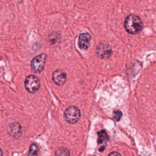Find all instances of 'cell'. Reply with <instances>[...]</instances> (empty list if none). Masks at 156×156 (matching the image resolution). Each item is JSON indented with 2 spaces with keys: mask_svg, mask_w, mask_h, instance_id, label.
Listing matches in <instances>:
<instances>
[{
  "mask_svg": "<svg viewBox=\"0 0 156 156\" xmlns=\"http://www.w3.org/2000/svg\"><path fill=\"white\" fill-rule=\"evenodd\" d=\"M122 116V112L120 110H115L113 111V118L115 121H118L121 119Z\"/></svg>",
  "mask_w": 156,
  "mask_h": 156,
  "instance_id": "7c38bea8",
  "label": "cell"
},
{
  "mask_svg": "<svg viewBox=\"0 0 156 156\" xmlns=\"http://www.w3.org/2000/svg\"><path fill=\"white\" fill-rule=\"evenodd\" d=\"M24 86L28 92L34 93H36L40 88V81L35 76L29 75L26 78Z\"/></svg>",
  "mask_w": 156,
  "mask_h": 156,
  "instance_id": "3957f363",
  "label": "cell"
},
{
  "mask_svg": "<svg viewBox=\"0 0 156 156\" xmlns=\"http://www.w3.org/2000/svg\"><path fill=\"white\" fill-rule=\"evenodd\" d=\"M55 156H70V151L66 148H59L56 151Z\"/></svg>",
  "mask_w": 156,
  "mask_h": 156,
  "instance_id": "30bf717a",
  "label": "cell"
},
{
  "mask_svg": "<svg viewBox=\"0 0 156 156\" xmlns=\"http://www.w3.org/2000/svg\"><path fill=\"white\" fill-rule=\"evenodd\" d=\"M38 146L36 144L32 143L31 145L29 147V154L28 156H37L38 155Z\"/></svg>",
  "mask_w": 156,
  "mask_h": 156,
  "instance_id": "8fae6325",
  "label": "cell"
},
{
  "mask_svg": "<svg viewBox=\"0 0 156 156\" xmlns=\"http://www.w3.org/2000/svg\"><path fill=\"white\" fill-rule=\"evenodd\" d=\"M0 156H3V152L1 149H0Z\"/></svg>",
  "mask_w": 156,
  "mask_h": 156,
  "instance_id": "9a60e30c",
  "label": "cell"
},
{
  "mask_svg": "<svg viewBox=\"0 0 156 156\" xmlns=\"http://www.w3.org/2000/svg\"><path fill=\"white\" fill-rule=\"evenodd\" d=\"M104 148H105V147H104V146H103V147H101V148H100L99 151H100V152H102L104 150Z\"/></svg>",
  "mask_w": 156,
  "mask_h": 156,
  "instance_id": "5bb4252c",
  "label": "cell"
},
{
  "mask_svg": "<svg viewBox=\"0 0 156 156\" xmlns=\"http://www.w3.org/2000/svg\"><path fill=\"white\" fill-rule=\"evenodd\" d=\"M92 37L88 33L81 34L79 36L78 40V46L79 48L83 50H87L90 45V42Z\"/></svg>",
  "mask_w": 156,
  "mask_h": 156,
  "instance_id": "ba28073f",
  "label": "cell"
},
{
  "mask_svg": "<svg viewBox=\"0 0 156 156\" xmlns=\"http://www.w3.org/2000/svg\"><path fill=\"white\" fill-rule=\"evenodd\" d=\"M98 144H102L104 143L107 142L109 140V135L104 130H101V131H99L98 132Z\"/></svg>",
  "mask_w": 156,
  "mask_h": 156,
  "instance_id": "9c48e42d",
  "label": "cell"
},
{
  "mask_svg": "<svg viewBox=\"0 0 156 156\" xmlns=\"http://www.w3.org/2000/svg\"><path fill=\"white\" fill-rule=\"evenodd\" d=\"M64 118L70 124H75L81 118V111L76 106H70L64 112Z\"/></svg>",
  "mask_w": 156,
  "mask_h": 156,
  "instance_id": "7a4b0ae2",
  "label": "cell"
},
{
  "mask_svg": "<svg viewBox=\"0 0 156 156\" xmlns=\"http://www.w3.org/2000/svg\"><path fill=\"white\" fill-rule=\"evenodd\" d=\"M9 134L15 138H18L21 136L22 128L21 125L17 123H13L7 127Z\"/></svg>",
  "mask_w": 156,
  "mask_h": 156,
  "instance_id": "52a82bcc",
  "label": "cell"
},
{
  "mask_svg": "<svg viewBox=\"0 0 156 156\" xmlns=\"http://www.w3.org/2000/svg\"><path fill=\"white\" fill-rule=\"evenodd\" d=\"M124 28L129 34H137L143 29L141 20L136 15H129L124 21Z\"/></svg>",
  "mask_w": 156,
  "mask_h": 156,
  "instance_id": "6da1fadb",
  "label": "cell"
},
{
  "mask_svg": "<svg viewBox=\"0 0 156 156\" xmlns=\"http://www.w3.org/2000/svg\"><path fill=\"white\" fill-rule=\"evenodd\" d=\"M109 156H121V155H120V154L117 152H112L109 155Z\"/></svg>",
  "mask_w": 156,
  "mask_h": 156,
  "instance_id": "4fadbf2b",
  "label": "cell"
},
{
  "mask_svg": "<svg viewBox=\"0 0 156 156\" xmlns=\"http://www.w3.org/2000/svg\"><path fill=\"white\" fill-rule=\"evenodd\" d=\"M15 1H21V0H15Z\"/></svg>",
  "mask_w": 156,
  "mask_h": 156,
  "instance_id": "2e32d148",
  "label": "cell"
},
{
  "mask_svg": "<svg viewBox=\"0 0 156 156\" xmlns=\"http://www.w3.org/2000/svg\"><path fill=\"white\" fill-rule=\"evenodd\" d=\"M46 59V55L45 54H41L35 57L31 62V68L35 73H41L45 67V64Z\"/></svg>",
  "mask_w": 156,
  "mask_h": 156,
  "instance_id": "277c9868",
  "label": "cell"
},
{
  "mask_svg": "<svg viewBox=\"0 0 156 156\" xmlns=\"http://www.w3.org/2000/svg\"><path fill=\"white\" fill-rule=\"evenodd\" d=\"M97 54L101 59H107L112 54V51L110 46L106 44H101L97 47Z\"/></svg>",
  "mask_w": 156,
  "mask_h": 156,
  "instance_id": "5b68a950",
  "label": "cell"
},
{
  "mask_svg": "<svg viewBox=\"0 0 156 156\" xmlns=\"http://www.w3.org/2000/svg\"><path fill=\"white\" fill-rule=\"evenodd\" d=\"M67 74L61 70H57L53 74V81L57 85H63L66 82Z\"/></svg>",
  "mask_w": 156,
  "mask_h": 156,
  "instance_id": "8992f818",
  "label": "cell"
}]
</instances>
